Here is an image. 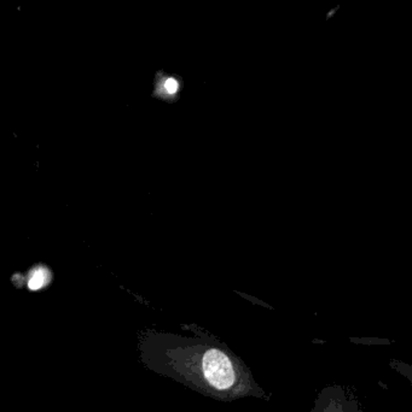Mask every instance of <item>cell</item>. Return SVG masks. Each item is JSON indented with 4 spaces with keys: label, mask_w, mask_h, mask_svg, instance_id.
<instances>
[{
    "label": "cell",
    "mask_w": 412,
    "mask_h": 412,
    "mask_svg": "<svg viewBox=\"0 0 412 412\" xmlns=\"http://www.w3.org/2000/svg\"><path fill=\"white\" fill-rule=\"evenodd\" d=\"M204 377L217 390H227L236 381L235 369L227 354L219 349H209L202 360Z\"/></svg>",
    "instance_id": "cell-1"
},
{
    "label": "cell",
    "mask_w": 412,
    "mask_h": 412,
    "mask_svg": "<svg viewBox=\"0 0 412 412\" xmlns=\"http://www.w3.org/2000/svg\"><path fill=\"white\" fill-rule=\"evenodd\" d=\"M47 283V273L40 271V268L34 270L32 273V278H29V288L39 290Z\"/></svg>",
    "instance_id": "cell-2"
},
{
    "label": "cell",
    "mask_w": 412,
    "mask_h": 412,
    "mask_svg": "<svg viewBox=\"0 0 412 412\" xmlns=\"http://www.w3.org/2000/svg\"><path fill=\"white\" fill-rule=\"evenodd\" d=\"M165 88H166L167 93H169V95H174L177 92L178 88H179V85H178L177 81L174 80V79H168L166 81V84H165Z\"/></svg>",
    "instance_id": "cell-3"
}]
</instances>
